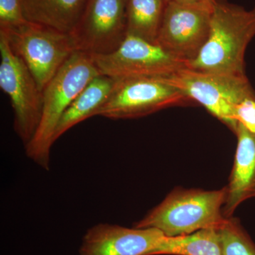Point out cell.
<instances>
[{
	"instance_id": "obj_12",
	"label": "cell",
	"mask_w": 255,
	"mask_h": 255,
	"mask_svg": "<svg viewBox=\"0 0 255 255\" xmlns=\"http://www.w3.org/2000/svg\"><path fill=\"white\" fill-rule=\"evenodd\" d=\"M235 133L237 135V148L223 208L226 219L233 217L242 203L255 198V133L240 124Z\"/></svg>"
},
{
	"instance_id": "obj_7",
	"label": "cell",
	"mask_w": 255,
	"mask_h": 255,
	"mask_svg": "<svg viewBox=\"0 0 255 255\" xmlns=\"http://www.w3.org/2000/svg\"><path fill=\"white\" fill-rule=\"evenodd\" d=\"M92 57L100 75L114 79L166 78L186 67L158 43L128 33L114 51Z\"/></svg>"
},
{
	"instance_id": "obj_19",
	"label": "cell",
	"mask_w": 255,
	"mask_h": 255,
	"mask_svg": "<svg viewBox=\"0 0 255 255\" xmlns=\"http://www.w3.org/2000/svg\"><path fill=\"white\" fill-rule=\"evenodd\" d=\"M235 118L238 124L255 133V96L248 97L236 105Z\"/></svg>"
},
{
	"instance_id": "obj_20",
	"label": "cell",
	"mask_w": 255,
	"mask_h": 255,
	"mask_svg": "<svg viewBox=\"0 0 255 255\" xmlns=\"http://www.w3.org/2000/svg\"><path fill=\"white\" fill-rule=\"evenodd\" d=\"M177 2L183 3V4H196V3L205 2L210 0H174Z\"/></svg>"
},
{
	"instance_id": "obj_13",
	"label": "cell",
	"mask_w": 255,
	"mask_h": 255,
	"mask_svg": "<svg viewBox=\"0 0 255 255\" xmlns=\"http://www.w3.org/2000/svg\"><path fill=\"white\" fill-rule=\"evenodd\" d=\"M87 0H23L28 21L71 34L78 26Z\"/></svg>"
},
{
	"instance_id": "obj_3",
	"label": "cell",
	"mask_w": 255,
	"mask_h": 255,
	"mask_svg": "<svg viewBox=\"0 0 255 255\" xmlns=\"http://www.w3.org/2000/svg\"><path fill=\"white\" fill-rule=\"evenodd\" d=\"M226 193V187L212 191L177 188L134 227L155 228L166 237L219 227L226 219L223 214Z\"/></svg>"
},
{
	"instance_id": "obj_1",
	"label": "cell",
	"mask_w": 255,
	"mask_h": 255,
	"mask_svg": "<svg viewBox=\"0 0 255 255\" xmlns=\"http://www.w3.org/2000/svg\"><path fill=\"white\" fill-rule=\"evenodd\" d=\"M255 36V6L247 10L228 0H214L209 36L186 68L197 71L245 75L247 47Z\"/></svg>"
},
{
	"instance_id": "obj_17",
	"label": "cell",
	"mask_w": 255,
	"mask_h": 255,
	"mask_svg": "<svg viewBox=\"0 0 255 255\" xmlns=\"http://www.w3.org/2000/svg\"><path fill=\"white\" fill-rule=\"evenodd\" d=\"M218 231L223 255H255V243L238 219H226Z\"/></svg>"
},
{
	"instance_id": "obj_11",
	"label": "cell",
	"mask_w": 255,
	"mask_h": 255,
	"mask_svg": "<svg viewBox=\"0 0 255 255\" xmlns=\"http://www.w3.org/2000/svg\"><path fill=\"white\" fill-rule=\"evenodd\" d=\"M164 237L155 228L100 223L85 233L79 255H150Z\"/></svg>"
},
{
	"instance_id": "obj_18",
	"label": "cell",
	"mask_w": 255,
	"mask_h": 255,
	"mask_svg": "<svg viewBox=\"0 0 255 255\" xmlns=\"http://www.w3.org/2000/svg\"><path fill=\"white\" fill-rule=\"evenodd\" d=\"M23 0H0V28H11L27 22Z\"/></svg>"
},
{
	"instance_id": "obj_6",
	"label": "cell",
	"mask_w": 255,
	"mask_h": 255,
	"mask_svg": "<svg viewBox=\"0 0 255 255\" xmlns=\"http://www.w3.org/2000/svg\"><path fill=\"white\" fill-rule=\"evenodd\" d=\"M0 87L9 97L14 128L24 146L34 135L43 111V92L22 60L15 54L0 32Z\"/></svg>"
},
{
	"instance_id": "obj_2",
	"label": "cell",
	"mask_w": 255,
	"mask_h": 255,
	"mask_svg": "<svg viewBox=\"0 0 255 255\" xmlns=\"http://www.w3.org/2000/svg\"><path fill=\"white\" fill-rule=\"evenodd\" d=\"M100 75L92 54L76 50L43 90V111L34 135L25 145L28 158L49 170L53 135L60 118L89 82Z\"/></svg>"
},
{
	"instance_id": "obj_8",
	"label": "cell",
	"mask_w": 255,
	"mask_h": 255,
	"mask_svg": "<svg viewBox=\"0 0 255 255\" xmlns=\"http://www.w3.org/2000/svg\"><path fill=\"white\" fill-rule=\"evenodd\" d=\"M115 80L112 93L97 116L115 120L140 118L189 100L165 78Z\"/></svg>"
},
{
	"instance_id": "obj_14",
	"label": "cell",
	"mask_w": 255,
	"mask_h": 255,
	"mask_svg": "<svg viewBox=\"0 0 255 255\" xmlns=\"http://www.w3.org/2000/svg\"><path fill=\"white\" fill-rule=\"evenodd\" d=\"M115 82V79L103 75L92 79L64 112L55 128L53 141H56L69 129L97 116L112 93Z\"/></svg>"
},
{
	"instance_id": "obj_10",
	"label": "cell",
	"mask_w": 255,
	"mask_h": 255,
	"mask_svg": "<svg viewBox=\"0 0 255 255\" xmlns=\"http://www.w3.org/2000/svg\"><path fill=\"white\" fill-rule=\"evenodd\" d=\"M127 0H87L85 11L71 33L77 50L92 55L117 49L127 35Z\"/></svg>"
},
{
	"instance_id": "obj_15",
	"label": "cell",
	"mask_w": 255,
	"mask_h": 255,
	"mask_svg": "<svg viewBox=\"0 0 255 255\" xmlns=\"http://www.w3.org/2000/svg\"><path fill=\"white\" fill-rule=\"evenodd\" d=\"M218 228L176 237L164 236L150 255H223Z\"/></svg>"
},
{
	"instance_id": "obj_21",
	"label": "cell",
	"mask_w": 255,
	"mask_h": 255,
	"mask_svg": "<svg viewBox=\"0 0 255 255\" xmlns=\"http://www.w3.org/2000/svg\"><path fill=\"white\" fill-rule=\"evenodd\" d=\"M164 2H165V4H167V3L169 2V1H170L171 0H164Z\"/></svg>"
},
{
	"instance_id": "obj_9",
	"label": "cell",
	"mask_w": 255,
	"mask_h": 255,
	"mask_svg": "<svg viewBox=\"0 0 255 255\" xmlns=\"http://www.w3.org/2000/svg\"><path fill=\"white\" fill-rule=\"evenodd\" d=\"M214 0L183 4L171 0L165 5L157 43L187 64L196 58L210 31Z\"/></svg>"
},
{
	"instance_id": "obj_5",
	"label": "cell",
	"mask_w": 255,
	"mask_h": 255,
	"mask_svg": "<svg viewBox=\"0 0 255 255\" xmlns=\"http://www.w3.org/2000/svg\"><path fill=\"white\" fill-rule=\"evenodd\" d=\"M0 32L26 64L42 92L77 50L71 35L29 21L15 27L0 28Z\"/></svg>"
},
{
	"instance_id": "obj_4",
	"label": "cell",
	"mask_w": 255,
	"mask_h": 255,
	"mask_svg": "<svg viewBox=\"0 0 255 255\" xmlns=\"http://www.w3.org/2000/svg\"><path fill=\"white\" fill-rule=\"evenodd\" d=\"M165 79L234 132L238 125L235 118L236 105L255 96L246 75L208 73L185 67Z\"/></svg>"
},
{
	"instance_id": "obj_16",
	"label": "cell",
	"mask_w": 255,
	"mask_h": 255,
	"mask_svg": "<svg viewBox=\"0 0 255 255\" xmlns=\"http://www.w3.org/2000/svg\"><path fill=\"white\" fill-rule=\"evenodd\" d=\"M165 5L164 0H127V33L157 43Z\"/></svg>"
}]
</instances>
